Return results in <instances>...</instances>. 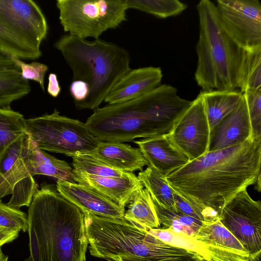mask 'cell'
I'll return each mask as SVG.
<instances>
[{
	"label": "cell",
	"instance_id": "cell-1",
	"mask_svg": "<svg viewBox=\"0 0 261 261\" xmlns=\"http://www.w3.org/2000/svg\"><path fill=\"white\" fill-rule=\"evenodd\" d=\"M260 162L261 140L251 138L236 146L208 151L165 178L203 222L210 221L219 218L227 203L255 184Z\"/></svg>",
	"mask_w": 261,
	"mask_h": 261
},
{
	"label": "cell",
	"instance_id": "cell-2",
	"mask_svg": "<svg viewBox=\"0 0 261 261\" xmlns=\"http://www.w3.org/2000/svg\"><path fill=\"white\" fill-rule=\"evenodd\" d=\"M192 101L176 88L160 85L136 98L94 110L85 123L100 141L124 142L168 134Z\"/></svg>",
	"mask_w": 261,
	"mask_h": 261
},
{
	"label": "cell",
	"instance_id": "cell-3",
	"mask_svg": "<svg viewBox=\"0 0 261 261\" xmlns=\"http://www.w3.org/2000/svg\"><path fill=\"white\" fill-rule=\"evenodd\" d=\"M28 261H86L84 215L56 186L45 182L28 209Z\"/></svg>",
	"mask_w": 261,
	"mask_h": 261
},
{
	"label": "cell",
	"instance_id": "cell-4",
	"mask_svg": "<svg viewBox=\"0 0 261 261\" xmlns=\"http://www.w3.org/2000/svg\"><path fill=\"white\" fill-rule=\"evenodd\" d=\"M54 46L70 68L72 81H82L89 86L87 98L74 102L79 110L98 108L117 81L131 69L127 50L99 39L90 42L64 35Z\"/></svg>",
	"mask_w": 261,
	"mask_h": 261
},
{
	"label": "cell",
	"instance_id": "cell-5",
	"mask_svg": "<svg viewBox=\"0 0 261 261\" xmlns=\"http://www.w3.org/2000/svg\"><path fill=\"white\" fill-rule=\"evenodd\" d=\"M196 9L199 32L195 80L204 91L237 90L245 50L223 28L216 4L201 0Z\"/></svg>",
	"mask_w": 261,
	"mask_h": 261
},
{
	"label": "cell",
	"instance_id": "cell-6",
	"mask_svg": "<svg viewBox=\"0 0 261 261\" xmlns=\"http://www.w3.org/2000/svg\"><path fill=\"white\" fill-rule=\"evenodd\" d=\"M89 251L98 258L140 257L151 261H201L197 254L156 238L123 219L84 212Z\"/></svg>",
	"mask_w": 261,
	"mask_h": 261
},
{
	"label": "cell",
	"instance_id": "cell-7",
	"mask_svg": "<svg viewBox=\"0 0 261 261\" xmlns=\"http://www.w3.org/2000/svg\"><path fill=\"white\" fill-rule=\"evenodd\" d=\"M25 128L39 149L68 156L89 154L100 142L85 123L61 115L56 109L50 114L25 119Z\"/></svg>",
	"mask_w": 261,
	"mask_h": 261
},
{
	"label": "cell",
	"instance_id": "cell-8",
	"mask_svg": "<svg viewBox=\"0 0 261 261\" xmlns=\"http://www.w3.org/2000/svg\"><path fill=\"white\" fill-rule=\"evenodd\" d=\"M59 19L65 32L95 39L126 20L125 0H57Z\"/></svg>",
	"mask_w": 261,
	"mask_h": 261
},
{
	"label": "cell",
	"instance_id": "cell-9",
	"mask_svg": "<svg viewBox=\"0 0 261 261\" xmlns=\"http://www.w3.org/2000/svg\"><path fill=\"white\" fill-rule=\"evenodd\" d=\"M29 136L25 133L0 156V200L12 194L9 206L19 209L29 206L39 190L30 172L28 160Z\"/></svg>",
	"mask_w": 261,
	"mask_h": 261
},
{
	"label": "cell",
	"instance_id": "cell-10",
	"mask_svg": "<svg viewBox=\"0 0 261 261\" xmlns=\"http://www.w3.org/2000/svg\"><path fill=\"white\" fill-rule=\"evenodd\" d=\"M221 223L239 241L251 261L260 259L261 202L253 200L246 190L238 193L222 208Z\"/></svg>",
	"mask_w": 261,
	"mask_h": 261
},
{
	"label": "cell",
	"instance_id": "cell-11",
	"mask_svg": "<svg viewBox=\"0 0 261 261\" xmlns=\"http://www.w3.org/2000/svg\"><path fill=\"white\" fill-rule=\"evenodd\" d=\"M220 20L244 50L261 47V4L258 0H217Z\"/></svg>",
	"mask_w": 261,
	"mask_h": 261
},
{
	"label": "cell",
	"instance_id": "cell-12",
	"mask_svg": "<svg viewBox=\"0 0 261 261\" xmlns=\"http://www.w3.org/2000/svg\"><path fill=\"white\" fill-rule=\"evenodd\" d=\"M167 134L172 144L190 161L209 151L211 130L199 94Z\"/></svg>",
	"mask_w": 261,
	"mask_h": 261
},
{
	"label": "cell",
	"instance_id": "cell-13",
	"mask_svg": "<svg viewBox=\"0 0 261 261\" xmlns=\"http://www.w3.org/2000/svg\"><path fill=\"white\" fill-rule=\"evenodd\" d=\"M0 21L24 43L41 52L48 25L39 6L32 0H0Z\"/></svg>",
	"mask_w": 261,
	"mask_h": 261
},
{
	"label": "cell",
	"instance_id": "cell-14",
	"mask_svg": "<svg viewBox=\"0 0 261 261\" xmlns=\"http://www.w3.org/2000/svg\"><path fill=\"white\" fill-rule=\"evenodd\" d=\"M216 261H251L249 254L219 218L203 222L193 237Z\"/></svg>",
	"mask_w": 261,
	"mask_h": 261
},
{
	"label": "cell",
	"instance_id": "cell-15",
	"mask_svg": "<svg viewBox=\"0 0 261 261\" xmlns=\"http://www.w3.org/2000/svg\"><path fill=\"white\" fill-rule=\"evenodd\" d=\"M56 188L65 199L83 212L111 218L123 219L125 207L120 206L89 186L58 179Z\"/></svg>",
	"mask_w": 261,
	"mask_h": 261
},
{
	"label": "cell",
	"instance_id": "cell-16",
	"mask_svg": "<svg viewBox=\"0 0 261 261\" xmlns=\"http://www.w3.org/2000/svg\"><path fill=\"white\" fill-rule=\"evenodd\" d=\"M162 78L160 67L130 69L117 81L104 101L108 104H115L139 97L160 86Z\"/></svg>",
	"mask_w": 261,
	"mask_h": 261
},
{
	"label": "cell",
	"instance_id": "cell-17",
	"mask_svg": "<svg viewBox=\"0 0 261 261\" xmlns=\"http://www.w3.org/2000/svg\"><path fill=\"white\" fill-rule=\"evenodd\" d=\"M252 137L251 127L245 100L222 119L211 134L209 151L242 144Z\"/></svg>",
	"mask_w": 261,
	"mask_h": 261
},
{
	"label": "cell",
	"instance_id": "cell-18",
	"mask_svg": "<svg viewBox=\"0 0 261 261\" xmlns=\"http://www.w3.org/2000/svg\"><path fill=\"white\" fill-rule=\"evenodd\" d=\"M150 166L166 176L190 160L170 141L167 134L134 141Z\"/></svg>",
	"mask_w": 261,
	"mask_h": 261
},
{
	"label": "cell",
	"instance_id": "cell-19",
	"mask_svg": "<svg viewBox=\"0 0 261 261\" xmlns=\"http://www.w3.org/2000/svg\"><path fill=\"white\" fill-rule=\"evenodd\" d=\"M75 182L89 186L125 207L134 193L143 188L135 174L124 177L98 176L73 170Z\"/></svg>",
	"mask_w": 261,
	"mask_h": 261
},
{
	"label": "cell",
	"instance_id": "cell-20",
	"mask_svg": "<svg viewBox=\"0 0 261 261\" xmlns=\"http://www.w3.org/2000/svg\"><path fill=\"white\" fill-rule=\"evenodd\" d=\"M89 154L112 168L126 172L141 171L148 165L139 148L120 142L100 141Z\"/></svg>",
	"mask_w": 261,
	"mask_h": 261
},
{
	"label": "cell",
	"instance_id": "cell-21",
	"mask_svg": "<svg viewBox=\"0 0 261 261\" xmlns=\"http://www.w3.org/2000/svg\"><path fill=\"white\" fill-rule=\"evenodd\" d=\"M31 90L29 81L22 78L14 57L0 52V108H10L12 102L27 96Z\"/></svg>",
	"mask_w": 261,
	"mask_h": 261
},
{
	"label": "cell",
	"instance_id": "cell-22",
	"mask_svg": "<svg viewBox=\"0 0 261 261\" xmlns=\"http://www.w3.org/2000/svg\"><path fill=\"white\" fill-rule=\"evenodd\" d=\"M28 160L33 176L44 175L70 182H76L73 169L65 161L39 149L31 138L28 144Z\"/></svg>",
	"mask_w": 261,
	"mask_h": 261
},
{
	"label": "cell",
	"instance_id": "cell-23",
	"mask_svg": "<svg viewBox=\"0 0 261 261\" xmlns=\"http://www.w3.org/2000/svg\"><path fill=\"white\" fill-rule=\"evenodd\" d=\"M201 96L211 134L217 124L234 110L243 98L240 91H202Z\"/></svg>",
	"mask_w": 261,
	"mask_h": 261
},
{
	"label": "cell",
	"instance_id": "cell-24",
	"mask_svg": "<svg viewBox=\"0 0 261 261\" xmlns=\"http://www.w3.org/2000/svg\"><path fill=\"white\" fill-rule=\"evenodd\" d=\"M127 205L123 218L129 223L147 231L161 226L151 196L145 188L138 190Z\"/></svg>",
	"mask_w": 261,
	"mask_h": 261
},
{
	"label": "cell",
	"instance_id": "cell-25",
	"mask_svg": "<svg viewBox=\"0 0 261 261\" xmlns=\"http://www.w3.org/2000/svg\"><path fill=\"white\" fill-rule=\"evenodd\" d=\"M138 177L149 193L152 201L165 208L177 212L174 190L165 176L153 168L148 166L139 173Z\"/></svg>",
	"mask_w": 261,
	"mask_h": 261
},
{
	"label": "cell",
	"instance_id": "cell-26",
	"mask_svg": "<svg viewBox=\"0 0 261 261\" xmlns=\"http://www.w3.org/2000/svg\"><path fill=\"white\" fill-rule=\"evenodd\" d=\"M25 133V119L21 114L10 108H0V156Z\"/></svg>",
	"mask_w": 261,
	"mask_h": 261
},
{
	"label": "cell",
	"instance_id": "cell-27",
	"mask_svg": "<svg viewBox=\"0 0 261 261\" xmlns=\"http://www.w3.org/2000/svg\"><path fill=\"white\" fill-rule=\"evenodd\" d=\"M153 201L156 214L163 229H170L194 237L201 227L202 222L178 212L165 208Z\"/></svg>",
	"mask_w": 261,
	"mask_h": 261
},
{
	"label": "cell",
	"instance_id": "cell-28",
	"mask_svg": "<svg viewBox=\"0 0 261 261\" xmlns=\"http://www.w3.org/2000/svg\"><path fill=\"white\" fill-rule=\"evenodd\" d=\"M261 89V47L245 50L239 77V89L242 93Z\"/></svg>",
	"mask_w": 261,
	"mask_h": 261
},
{
	"label": "cell",
	"instance_id": "cell-29",
	"mask_svg": "<svg viewBox=\"0 0 261 261\" xmlns=\"http://www.w3.org/2000/svg\"><path fill=\"white\" fill-rule=\"evenodd\" d=\"M149 233L162 241L175 247L180 248L198 255L202 259L210 261L211 255L201 242L193 237L170 229L162 228L149 230Z\"/></svg>",
	"mask_w": 261,
	"mask_h": 261
},
{
	"label": "cell",
	"instance_id": "cell-30",
	"mask_svg": "<svg viewBox=\"0 0 261 261\" xmlns=\"http://www.w3.org/2000/svg\"><path fill=\"white\" fill-rule=\"evenodd\" d=\"M127 9H134L158 17L165 18L176 16L187 8L178 0H125Z\"/></svg>",
	"mask_w": 261,
	"mask_h": 261
},
{
	"label": "cell",
	"instance_id": "cell-31",
	"mask_svg": "<svg viewBox=\"0 0 261 261\" xmlns=\"http://www.w3.org/2000/svg\"><path fill=\"white\" fill-rule=\"evenodd\" d=\"M0 52L21 60H35L42 54L24 43L1 21Z\"/></svg>",
	"mask_w": 261,
	"mask_h": 261
},
{
	"label": "cell",
	"instance_id": "cell-32",
	"mask_svg": "<svg viewBox=\"0 0 261 261\" xmlns=\"http://www.w3.org/2000/svg\"><path fill=\"white\" fill-rule=\"evenodd\" d=\"M71 158L73 170L89 175L120 177L130 173L112 168L89 154H77Z\"/></svg>",
	"mask_w": 261,
	"mask_h": 261
},
{
	"label": "cell",
	"instance_id": "cell-33",
	"mask_svg": "<svg viewBox=\"0 0 261 261\" xmlns=\"http://www.w3.org/2000/svg\"><path fill=\"white\" fill-rule=\"evenodd\" d=\"M0 227L18 233L25 232L28 229V216L0 200Z\"/></svg>",
	"mask_w": 261,
	"mask_h": 261
},
{
	"label": "cell",
	"instance_id": "cell-34",
	"mask_svg": "<svg viewBox=\"0 0 261 261\" xmlns=\"http://www.w3.org/2000/svg\"><path fill=\"white\" fill-rule=\"evenodd\" d=\"M251 127L252 137L261 140V89L243 93Z\"/></svg>",
	"mask_w": 261,
	"mask_h": 261
},
{
	"label": "cell",
	"instance_id": "cell-35",
	"mask_svg": "<svg viewBox=\"0 0 261 261\" xmlns=\"http://www.w3.org/2000/svg\"><path fill=\"white\" fill-rule=\"evenodd\" d=\"M14 60L19 66L23 79L33 80L37 82L43 91L44 90V77L48 71V66L37 62L26 63L21 59L14 57Z\"/></svg>",
	"mask_w": 261,
	"mask_h": 261
},
{
	"label": "cell",
	"instance_id": "cell-36",
	"mask_svg": "<svg viewBox=\"0 0 261 261\" xmlns=\"http://www.w3.org/2000/svg\"><path fill=\"white\" fill-rule=\"evenodd\" d=\"M69 92L74 102L83 101L87 98L89 93V86L82 81H72L69 86Z\"/></svg>",
	"mask_w": 261,
	"mask_h": 261
},
{
	"label": "cell",
	"instance_id": "cell-37",
	"mask_svg": "<svg viewBox=\"0 0 261 261\" xmlns=\"http://www.w3.org/2000/svg\"><path fill=\"white\" fill-rule=\"evenodd\" d=\"M174 192L175 204L177 211L203 222V218L188 202L174 191Z\"/></svg>",
	"mask_w": 261,
	"mask_h": 261
},
{
	"label": "cell",
	"instance_id": "cell-38",
	"mask_svg": "<svg viewBox=\"0 0 261 261\" xmlns=\"http://www.w3.org/2000/svg\"><path fill=\"white\" fill-rule=\"evenodd\" d=\"M47 92L53 97H57L61 92V88L60 86L56 74L50 73L48 77Z\"/></svg>",
	"mask_w": 261,
	"mask_h": 261
},
{
	"label": "cell",
	"instance_id": "cell-39",
	"mask_svg": "<svg viewBox=\"0 0 261 261\" xmlns=\"http://www.w3.org/2000/svg\"><path fill=\"white\" fill-rule=\"evenodd\" d=\"M18 233L0 227V246L12 242L17 238Z\"/></svg>",
	"mask_w": 261,
	"mask_h": 261
},
{
	"label": "cell",
	"instance_id": "cell-40",
	"mask_svg": "<svg viewBox=\"0 0 261 261\" xmlns=\"http://www.w3.org/2000/svg\"><path fill=\"white\" fill-rule=\"evenodd\" d=\"M111 260H113L114 261H151L140 257L130 256L115 257Z\"/></svg>",
	"mask_w": 261,
	"mask_h": 261
},
{
	"label": "cell",
	"instance_id": "cell-41",
	"mask_svg": "<svg viewBox=\"0 0 261 261\" xmlns=\"http://www.w3.org/2000/svg\"><path fill=\"white\" fill-rule=\"evenodd\" d=\"M260 181H261V180H260V173L258 174L257 177V179L255 181V182L254 184H255V189L258 191V192H260V186H261V184H260Z\"/></svg>",
	"mask_w": 261,
	"mask_h": 261
},
{
	"label": "cell",
	"instance_id": "cell-42",
	"mask_svg": "<svg viewBox=\"0 0 261 261\" xmlns=\"http://www.w3.org/2000/svg\"><path fill=\"white\" fill-rule=\"evenodd\" d=\"M8 256L3 252L2 246H0V261H8Z\"/></svg>",
	"mask_w": 261,
	"mask_h": 261
},
{
	"label": "cell",
	"instance_id": "cell-43",
	"mask_svg": "<svg viewBox=\"0 0 261 261\" xmlns=\"http://www.w3.org/2000/svg\"><path fill=\"white\" fill-rule=\"evenodd\" d=\"M202 261H207V260H204V259H203ZM210 261H216V260H213V259H211V260H210Z\"/></svg>",
	"mask_w": 261,
	"mask_h": 261
},
{
	"label": "cell",
	"instance_id": "cell-44",
	"mask_svg": "<svg viewBox=\"0 0 261 261\" xmlns=\"http://www.w3.org/2000/svg\"><path fill=\"white\" fill-rule=\"evenodd\" d=\"M108 261H114L113 260H111V259H109V260H108Z\"/></svg>",
	"mask_w": 261,
	"mask_h": 261
}]
</instances>
